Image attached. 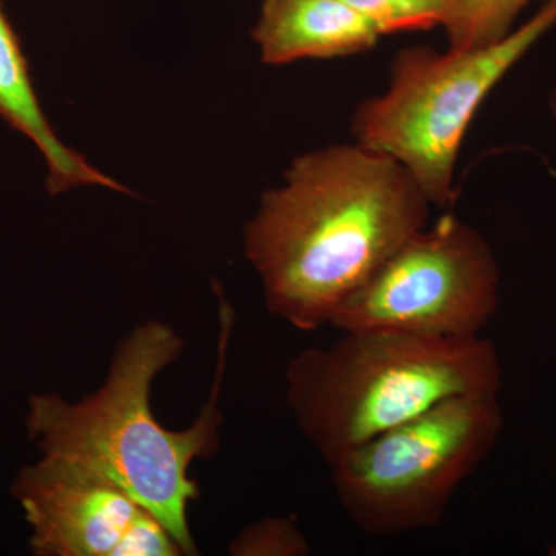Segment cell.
Here are the masks:
<instances>
[{
  "label": "cell",
  "mask_w": 556,
  "mask_h": 556,
  "mask_svg": "<svg viewBox=\"0 0 556 556\" xmlns=\"http://www.w3.org/2000/svg\"><path fill=\"white\" fill-rule=\"evenodd\" d=\"M503 428L500 393L448 399L331 460L340 507L368 536L437 527Z\"/></svg>",
  "instance_id": "5"
},
{
  "label": "cell",
  "mask_w": 556,
  "mask_h": 556,
  "mask_svg": "<svg viewBox=\"0 0 556 556\" xmlns=\"http://www.w3.org/2000/svg\"><path fill=\"white\" fill-rule=\"evenodd\" d=\"M548 554H551L552 556H556V546H552L551 548H548Z\"/></svg>",
  "instance_id": "14"
},
{
  "label": "cell",
  "mask_w": 556,
  "mask_h": 556,
  "mask_svg": "<svg viewBox=\"0 0 556 556\" xmlns=\"http://www.w3.org/2000/svg\"><path fill=\"white\" fill-rule=\"evenodd\" d=\"M430 201L399 161L362 146L299 156L244 229L266 306L300 331L332 314L426 228Z\"/></svg>",
  "instance_id": "1"
},
{
  "label": "cell",
  "mask_w": 556,
  "mask_h": 556,
  "mask_svg": "<svg viewBox=\"0 0 556 556\" xmlns=\"http://www.w3.org/2000/svg\"><path fill=\"white\" fill-rule=\"evenodd\" d=\"M500 281L484 237L444 215L405 241L348 295L329 325L342 332L473 338L495 317Z\"/></svg>",
  "instance_id": "6"
},
{
  "label": "cell",
  "mask_w": 556,
  "mask_h": 556,
  "mask_svg": "<svg viewBox=\"0 0 556 556\" xmlns=\"http://www.w3.org/2000/svg\"><path fill=\"white\" fill-rule=\"evenodd\" d=\"M548 109H551L552 116L556 121V84L554 89L551 90V94H548Z\"/></svg>",
  "instance_id": "13"
},
{
  "label": "cell",
  "mask_w": 556,
  "mask_h": 556,
  "mask_svg": "<svg viewBox=\"0 0 556 556\" xmlns=\"http://www.w3.org/2000/svg\"><path fill=\"white\" fill-rule=\"evenodd\" d=\"M379 35L367 17L340 0H265L252 33L270 65L365 53Z\"/></svg>",
  "instance_id": "8"
},
{
  "label": "cell",
  "mask_w": 556,
  "mask_h": 556,
  "mask_svg": "<svg viewBox=\"0 0 556 556\" xmlns=\"http://www.w3.org/2000/svg\"><path fill=\"white\" fill-rule=\"evenodd\" d=\"M287 401L327 463L448 399L500 393L495 343L396 332H343L289 362Z\"/></svg>",
  "instance_id": "3"
},
{
  "label": "cell",
  "mask_w": 556,
  "mask_h": 556,
  "mask_svg": "<svg viewBox=\"0 0 556 556\" xmlns=\"http://www.w3.org/2000/svg\"><path fill=\"white\" fill-rule=\"evenodd\" d=\"M11 495L38 556H175L177 541L152 511L93 468L42 456L17 471Z\"/></svg>",
  "instance_id": "7"
},
{
  "label": "cell",
  "mask_w": 556,
  "mask_h": 556,
  "mask_svg": "<svg viewBox=\"0 0 556 556\" xmlns=\"http://www.w3.org/2000/svg\"><path fill=\"white\" fill-rule=\"evenodd\" d=\"M555 27L556 0H544L529 21L484 49L399 51L390 89L354 115L357 144L399 161L430 204L450 206L457 155L479 105Z\"/></svg>",
  "instance_id": "4"
},
{
  "label": "cell",
  "mask_w": 556,
  "mask_h": 556,
  "mask_svg": "<svg viewBox=\"0 0 556 556\" xmlns=\"http://www.w3.org/2000/svg\"><path fill=\"white\" fill-rule=\"evenodd\" d=\"M0 118L11 129L20 131L35 142L46 159L49 177L47 189L60 195L79 186L94 185L131 193L108 175L91 167L76 150L67 148L51 129L46 113L40 109L33 87L28 62L22 51L21 40L3 13L0 2Z\"/></svg>",
  "instance_id": "9"
},
{
  "label": "cell",
  "mask_w": 556,
  "mask_h": 556,
  "mask_svg": "<svg viewBox=\"0 0 556 556\" xmlns=\"http://www.w3.org/2000/svg\"><path fill=\"white\" fill-rule=\"evenodd\" d=\"M232 554L247 556H302L309 554V543L299 527L288 519L268 518L248 527Z\"/></svg>",
  "instance_id": "12"
},
{
  "label": "cell",
  "mask_w": 556,
  "mask_h": 556,
  "mask_svg": "<svg viewBox=\"0 0 556 556\" xmlns=\"http://www.w3.org/2000/svg\"><path fill=\"white\" fill-rule=\"evenodd\" d=\"M367 17L380 35L424 31L441 25L442 0H340Z\"/></svg>",
  "instance_id": "11"
},
{
  "label": "cell",
  "mask_w": 556,
  "mask_h": 556,
  "mask_svg": "<svg viewBox=\"0 0 556 556\" xmlns=\"http://www.w3.org/2000/svg\"><path fill=\"white\" fill-rule=\"evenodd\" d=\"M219 316L214 391L188 430H167L150 407L153 380L182 350L177 332L155 320L123 340L100 391L76 404L60 394H33L25 420L28 438L42 456L76 460L112 479L163 522L182 555L197 554L188 508L199 500V484L189 478L190 464L218 448L217 401L233 320L228 302L222 303Z\"/></svg>",
  "instance_id": "2"
},
{
  "label": "cell",
  "mask_w": 556,
  "mask_h": 556,
  "mask_svg": "<svg viewBox=\"0 0 556 556\" xmlns=\"http://www.w3.org/2000/svg\"><path fill=\"white\" fill-rule=\"evenodd\" d=\"M532 2L536 0H442L441 25L450 49L477 50L500 42Z\"/></svg>",
  "instance_id": "10"
}]
</instances>
